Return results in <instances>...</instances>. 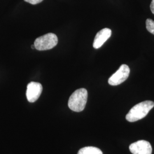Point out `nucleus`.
<instances>
[{
	"mask_svg": "<svg viewBox=\"0 0 154 154\" xmlns=\"http://www.w3.org/2000/svg\"><path fill=\"white\" fill-rule=\"evenodd\" d=\"M25 2L30 3L33 5H35L39 3H41L43 0H24Z\"/></svg>",
	"mask_w": 154,
	"mask_h": 154,
	"instance_id": "obj_10",
	"label": "nucleus"
},
{
	"mask_svg": "<svg viewBox=\"0 0 154 154\" xmlns=\"http://www.w3.org/2000/svg\"><path fill=\"white\" fill-rule=\"evenodd\" d=\"M31 47H32V49H35V46H34V45H32V46H31Z\"/></svg>",
	"mask_w": 154,
	"mask_h": 154,
	"instance_id": "obj_12",
	"label": "nucleus"
},
{
	"mask_svg": "<svg viewBox=\"0 0 154 154\" xmlns=\"http://www.w3.org/2000/svg\"><path fill=\"white\" fill-rule=\"evenodd\" d=\"M78 154H103V152L97 147L88 146L80 149Z\"/></svg>",
	"mask_w": 154,
	"mask_h": 154,
	"instance_id": "obj_8",
	"label": "nucleus"
},
{
	"mask_svg": "<svg viewBox=\"0 0 154 154\" xmlns=\"http://www.w3.org/2000/svg\"><path fill=\"white\" fill-rule=\"evenodd\" d=\"M129 149L132 154H151L152 151L151 144L144 140L131 144Z\"/></svg>",
	"mask_w": 154,
	"mask_h": 154,
	"instance_id": "obj_5",
	"label": "nucleus"
},
{
	"mask_svg": "<svg viewBox=\"0 0 154 154\" xmlns=\"http://www.w3.org/2000/svg\"><path fill=\"white\" fill-rule=\"evenodd\" d=\"M154 107V102L146 100L134 106L126 116L127 121L134 122L144 118Z\"/></svg>",
	"mask_w": 154,
	"mask_h": 154,
	"instance_id": "obj_1",
	"label": "nucleus"
},
{
	"mask_svg": "<svg viewBox=\"0 0 154 154\" xmlns=\"http://www.w3.org/2000/svg\"><path fill=\"white\" fill-rule=\"evenodd\" d=\"M130 69L127 65H122L119 69L109 79L108 82L111 86H118L124 82L130 75Z\"/></svg>",
	"mask_w": 154,
	"mask_h": 154,
	"instance_id": "obj_4",
	"label": "nucleus"
},
{
	"mask_svg": "<svg viewBox=\"0 0 154 154\" xmlns=\"http://www.w3.org/2000/svg\"><path fill=\"white\" fill-rule=\"evenodd\" d=\"M146 29L149 33L154 35V21L151 19H147L146 21Z\"/></svg>",
	"mask_w": 154,
	"mask_h": 154,
	"instance_id": "obj_9",
	"label": "nucleus"
},
{
	"mask_svg": "<svg viewBox=\"0 0 154 154\" xmlns=\"http://www.w3.org/2000/svg\"><path fill=\"white\" fill-rule=\"evenodd\" d=\"M88 93L85 88L75 90L70 97L68 106L70 110L75 112H81L85 108L88 100Z\"/></svg>",
	"mask_w": 154,
	"mask_h": 154,
	"instance_id": "obj_2",
	"label": "nucleus"
},
{
	"mask_svg": "<svg viewBox=\"0 0 154 154\" xmlns=\"http://www.w3.org/2000/svg\"><path fill=\"white\" fill-rule=\"evenodd\" d=\"M42 89V86L39 83L35 82L29 83L26 90V97L28 101L30 103L35 102L40 97Z\"/></svg>",
	"mask_w": 154,
	"mask_h": 154,
	"instance_id": "obj_6",
	"label": "nucleus"
},
{
	"mask_svg": "<svg viewBox=\"0 0 154 154\" xmlns=\"http://www.w3.org/2000/svg\"><path fill=\"white\" fill-rule=\"evenodd\" d=\"M111 30L109 28H104L98 32L94 40V48H100L111 37Z\"/></svg>",
	"mask_w": 154,
	"mask_h": 154,
	"instance_id": "obj_7",
	"label": "nucleus"
},
{
	"mask_svg": "<svg viewBox=\"0 0 154 154\" xmlns=\"http://www.w3.org/2000/svg\"><path fill=\"white\" fill-rule=\"evenodd\" d=\"M150 9L151 12L154 14V0H152V2L150 5Z\"/></svg>",
	"mask_w": 154,
	"mask_h": 154,
	"instance_id": "obj_11",
	"label": "nucleus"
},
{
	"mask_svg": "<svg viewBox=\"0 0 154 154\" xmlns=\"http://www.w3.org/2000/svg\"><path fill=\"white\" fill-rule=\"evenodd\" d=\"M58 37L54 33H48L35 39V48L39 51L48 50L54 48L58 44Z\"/></svg>",
	"mask_w": 154,
	"mask_h": 154,
	"instance_id": "obj_3",
	"label": "nucleus"
}]
</instances>
